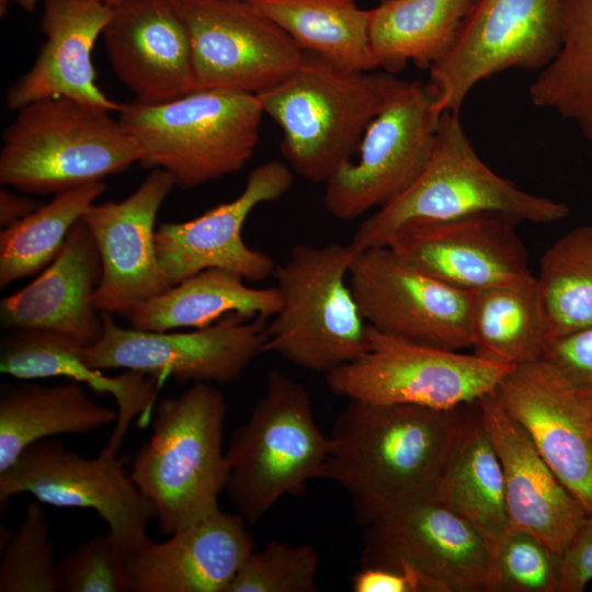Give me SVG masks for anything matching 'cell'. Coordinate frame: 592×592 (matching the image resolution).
I'll use <instances>...</instances> for the list:
<instances>
[{
    "label": "cell",
    "mask_w": 592,
    "mask_h": 592,
    "mask_svg": "<svg viewBox=\"0 0 592 592\" xmlns=\"http://www.w3.org/2000/svg\"><path fill=\"white\" fill-rule=\"evenodd\" d=\"M111 16V7L99 0H44L39 27L45 41L33 66L5 94L8 109L45 99L67 98L106 111L123 104L96 86L92 50Z\"/></svg>",
    "instance_id": "cell-24"
},
{
    "label": "cell",
    "mask_w": 592,
    "mask_h": 592,
    "mask_svg": "<svg viewBox=\"0 0 592 592\" xmlns=\"http://www.w3.org/2000/svg\"><path fill=\"white\" fill-rule=\"evenodd\" d=\"M248 523L223 512L153 542L127 558L128 591L227 592L254 550Z\"/></svg>",
    "instance_id": "cell-23"
},
{
    "label": "cell",
    "mask_w": 592,
    "mask_h": 592,
    "mask_svg": "<svg viewBox=\"0 0 592 592\" xmlns=\"http://www.w3.org/2000/svg\"><path fill=\"white\" fill-rule=\"evenodd\" d=\"M560 565L538 537L509 526L493 548L491 592H557Z\"/></svg>",
    "instance_id": "cell-37"
},
{
    "label": "cell",
    "mask_w": 592,
    "mask_h": 592,
    "mask_svg": "<svg viewBox=\"0 0 592 592\" xmlns=\"http://www.w3.org/2000/svg\"><path fill=\"white\" fill-rule=\"evenodd\" d=\"M293 180L286 163L270 160L249 173L243 191L235 200L186 221L158 225L156 249L170 285L207 269L228 270L252 283L272 275L274 260L250 248L242 238V228L258 205L284 196Z\"/></svg>",
    "instance_id": "cell-18"
},
{
    "label": "cell",
    "mask_w": 592,
    "mask_h": 592,
    "mask_svg": "<svg viewBox=\"0 0 592 592\" xmlns=\"http://www.w3.org/2000/svg\"><path fill=\"white\" fill-rule=\"evenodd\" d=\"M318 563L310 545L270 540L250 554L227 592H317Z\"/></svg>",
    "instance_id": "cell-38"
},
{
    "label": "cell",
    "mask_w": 592,
    "mask_h": 592,
    "mask_svg": "<svg viewBox=\"0 0 592 592\" xmlns=\"http://www.w3.org/2000/svg\"><path fill=\"white\" fill-rule=\"evenodd\" d=\"M103 331L81 360L98 369H125L178 383L228 384L242 376L265 351L266 320L228 315L193 331H144L117 325L102 314Z\"/></svg>",
    "instance_id": "cell-14"
},
{
    "label": "cell",
    "mask_w": 592,
    "mask_h": 592,
    "mask_svg": "<svg viewBox=\"0 0 592 592\" xmlns=\"http://www.w3.org/2000/svg\"><path fill=\"white\" fill-rule=\"evenodd\" d=\"M458 114H441L435 146L422 172L361 223L351 241L360 251L385 247L396 231L410 225L482 214L516 224H550L568 215L566 204L531 194L492 171L470 144Z\"/></svg>",
    "instance_id": "cell-4"
},
{
    "label": "cell",
    "mask_w": 592,
    "mask_h": 592,
    "mask_svg": "<svg viewBox=\"0 0 592 592\" xmlns=\"http://www.w3.org/2000/svg\"><path fill=\"white\" fill-rule=\"evenodd\" d=\"M474 353L517 366L540 360L551 340L538 280L534 275L470 292Z\"/></svg>",
    "instance_id": "cell-28"
},
{
    "label": "cell",
    "mask_w": 592,
    "mask_h": 592,
    "mask_svg": "<svg viewBox=\"0 0 592 592\" xmlns=\"http://www.w3.org/2000/svg\"><path fill=\"white\" fill-rule=\"evenodd\" d=\"M330 451L331 439L316 422L307 389L271 371L264 394L225 452L230 503L255 524L284 496L298 494L320 478Z\"/></svg>",
    "instance_id": "cell-8"
},
{
    "label": "cell",
    "mask_w": 592,
    "mask_h": 592,
    "mask_svg": "<svg viewBox=\"0 0 592 592\" xmlns=\"http://www.w3.org/2000/svg\"><path fill=\"white\" fill-rule=\"evenodd\" d=\"M551 339L592 326V226H580L543 254L536 276Z\"/></svg>",
    "instance_id": "cell-35"
},
{
    "label": "cell",
    "mask_w": 592,
    "mask_h": 592,
    "mask_svg": "<svg viewBox=\"0 0 592 592\" xmlns=\"http://www.w3.org/2000/svg\"><path fill=\"white\" fill-rule=\"evenodd\" d=\"M434 493L493 548L510 526L502 465L476 402L469 406Z\"/></svg>",
    "instance_id": "cell-30"
},
{
    "label": "cell",
    "mask_w": 592,
    "mask_h": 592,
    "mask_svg": "<svg viewBox=\"0 0 592 592\" xmlns=\"http://www.w3.org/2000/svg\"><path fill=\"white\" fill-rule=\"evenodd\" d=\"M99 1L105 3L109 7H113V5H115L116 3H118L122 0H99Z\"/></svg>",
    "instance_id": "cell-45"
},
{
    "label": "cell",
    "mask_w": 592,
    "mask_h": 592,
    "mask_svg": "<svg viewBox=\"0 0 592 592\" xmlns=\"http://www.w3.org/2000/svg\"><path fill=\"white\" fill-rule=\"evenodd\" d=\"M116 420L117 411L91 399L76 382L5 385L0 394V471L39 440L91 433Z\"/></svg>",
    "instance_id": "cell-29"
},
{
    "label": "cell",
    "mask_w": 592,
    "mask_h": 592,
    "mask_svg": "<svg viewBox=\"0 0 592 592\" xmlns=\"http://www.w3.org/2000/svg\"><path fill=\"white\" fill-rule=\"evenodd\" d=\"M471 0H382L371 10L377 68L396 75L412 61L430 69L454 45Z\"/></svg>",
    "instance_id": "cell-31"
},
{
    "label": "cell",
    "mask_w": 592,
    "mask_h": 592,
    "mask_svg": "<svg viewBox=\"0 0 592 592\" xmlns=\"http://www.w3.org/2000/svg\"><path fill=\"white\" fill-rule=\"evenodd\" d=\"M78 346L58 333L13 330L1 341L0 371L22 380L65 377L87 385L94 392L111 396L117 406V420L101 453L116 455L130 422L136 417L149 419L161 383L134 371L107 376L86 364L78 354Z\"/></svg>",
    "instance_id": "cell-26"
},
{
    "label": "cell",
    "mask_w": 592,
    "mask_h": 592,
    "mask_svg": "<svg viewBox=\"0 0 592 592\" xmlns=\"http://www.w3.org/2000/svg\"><path fill=\"white\" fill-rule=\"evenodd\" d=\"M263 115L257 95L200 89L164 103L123 104L118 121L136 143L143 168L162 169L175 186L192 189L247 164Z\"/></svg>",
    "instance_id": "cell-5"
},
{
    "label": "cell",
    "mask_w": 592,
    "mask_h": 592,
    "mask_svg": "<svg viewBox=\"0 0 592 592\" xmlns=\"http://www.w3.org/2000/svg\"><path fill=\"white\" fill-rule=\"evenodd\" d=\"M476 405L502 465L510 526L532 533L562 556L587 521V511L508 413L496 391Z\"/></svg>",
    "instance_id": "cell-22"
},
{
    "label": "cell",
    "mask_w": 592,
    "mask_h": 592,
    "mask_svg": "<svg viewBox=\"0 0 592 592\" xmlns=\"http://www.w3.org/2000/svg\"><path fill=\"white\" fill-rule=\"evenodd\" d=\"M337 417L320 478L351 497L366 525L434 493L469 406L432 409L348 400Z\"/></svg>",
    "instance_id": "cell-1"
},
{
    "label": "cell",
    "mask_w": 592,
    "mask_h": 592,
    "mask_svg": "<svg viewBox=\"0 0 592 592\" xmlns=\"http://www.w3.org/2000/svg\"><path fill=\"white\" fill-rule=\"evenodd\" d=\"M185 26L195 90L259 95L285 80L304 50L248 0H171Z\"/></svg>",
    "instance_id": "cell-15"
},
{
    "label": "cell",
    "mask_w": 592,
    "mask_h": 592,
    "mask_svg": "<svg viewBox=\"0 0 592 592\" xmlns=\"http://www.w3.org/2000/svg\"><path fill=\"white\" fill-rule=\"evenodd\" d=\"M102 276L95 242L81 219L41 274L0 303L1 326L61 334L80 346L101 337L103 317L93 303Z\"/></svg>",
    "instance_id": "cell-25"
},
{
    "label": "cell",
    "mask_w": 592,
    "mask_h": 592,
    "mask_svg": "<svg viewBox=\"0 0 592 592\" xmlns=\"http://www.w3.org/2000/svg\"><path fill=\"white\" fill-rule=\"evenodd\" d=\"M561 44L530 88L535 106L578 126L592 143V0H560Z\"/></svg>",
    "instance_id": "cell-33"
},
{
    "label": "cell",
    "mask_w": 592,
    "mask_h": 592,
    "mask_svg": "<svg viewBox=\"0 0 592 592\" xmlns=\"http://www.w3.org/2000/svg\"><path fill=\"white\" fill-rule=\"evenodd\" d=\"M20 493L57 508L94 510L125 560L151 540L155 508L115 455L89 459L59 441L39 440L0 471V502Z\"/></svg>",
    "instance_id": "cell-11"
},
{
    "label": "cell",
    "mask_w": 592,
    "mask_h": 592,
    "mask_svg": "<svg viewBox=\"0 0 592 592\" xmlns=\"http://www.w3.org/2000/svg\"><path fill=\"white\" fill-rule=\"evenodd\" d=\"M358 252L352 242L292 248L272 274L282 307L266 325L265 351L325 375L365 352L369 325L349 281Z\"/></svg>",
    "instance_id": "cell-7"
},
{
    "label": "cell",
    "mask_w": 592,
    "mask_h": 592,
    "mask_svg": "<svg viewBox=\"0 0 592 592\" xmlns=\"http://www.w3.org/2000/svg\"><path fill=\"white\" fill-rule=\"evenodd\" d=\"M39 503L30 502L18 531L7 536L1 549L0 592L60 591L49 523Z\"/></svg>",
    "instance_id": "cell-36"
},
{
    "label": "cell",
    "mask_w": 592,
    "mask_h": 592,
    "mask_svg": "<svg viewBox=\"0 0 592 592\" xmlns=\"http://www.w3.org/2000/svg\"><path fill=\"white\" fill-rule=\"evenodd\" d=\"M496 395L592 516V398L543 358L514 366Z\"/></svg>",
    "instance_id": "cell-19"
},
{
    "label": "cell",
    "mask_w": 592,
    "mask_h": 592,
    "mask_svg": "<svg viewBox=\"0 0 592 592\" xmlns=\"http://www.w3.org/2000/svg\"><path fill=\"white\" fill-rule=\"evenodd\" d=\"M103 181L54 194L45 205L0 234V287L42 272L62 249L72 227L105 191Z\"/></svg>",
    "instance_id": "cell-34"
},
{
    "label": "cell",
    "mask_w": 592,
    "mask_h": 592,
    "mask_svg": "<svg viewBox=\"0 0 592 592\" xmlns=\"http://www.w3.org/2000/svg\"><path fill=\"white\" fill-rule=\"evenodd\" d=\"M107 60L135 101L159 104L195 90L189 36L171 0H122L101 34Z\"/></svg>",
    "instance_id": "cell-21"
},
{
    "label": "cell",
    "mask_w": 592,
    "mask_h": 592,
    "mask_svg": "<svg viewBox=\"0 0 592 592\" xmlns=\"http://www.w3.org/2000/svg\"><path fill=\"white\" fill-rule=\"evenodd\" d=\"M400 81L384 70H346L304 52L299 66L258 98L282 129L287 166L317 184L352 160Z\"/></svg>",
    "instance_id": "cell-2"
},
{
    "label": "cell",
    "mask_w": 592,
    "mask_h": 592,
    "mask_svg": "<svg viewBox=\"0 0 592 592\" xmlns=\"http://www.w3.org/2000/svg\"><path fill=\"white\" fill-rule=\"evenodd\" d=\"M2 134L0 182L30 194H56L100 182L138 163L118 118L67 98L20 107Z\"/></svg>",
    "instance_id": "cell-6"
},
{
    "label": "cell",
    "mask_w": 592,
    "mask_h": 592,
    "mask_svg": "<svg viewBox=\"0 0 592 592\" xmlns=\"http://www.w3.org/2000/svg\"><path fill=\"white\" fill-rule=\"evenodd\" d=\"M560 44V0H471L454 45L429 69L435 109L459 113L480 80L510 68L542 70Z\"/></svg>",
    "instance_id": "cell-12"
},
{
    "label": "cell",
    "mask_w": 592,
    "mask_h": 592,
    "mask_svg": "<svg viewBox=\"0 0 592 592\" xmlns=\"http://www.w3.org/2000/svg\"><path fill=\"white\" fill-rule=\"evenodd\" d=\"M14 3L29 13H33L36 8L37 0H0V14L5 15L10 5Z\"/></svg>",
    "instance_id": "cell-44"
},
{
    "label": "cell",
    "mask_w": 592,
    "mask_h": 592,
    "mask_svg": "<svg viewBox=\"0 0 592 592\" xmlns=\"http://www.w3.org/2000/svg\"><path fill=\"white\" fill-rule=\"evenodd\" d=\"M517 225L496 214L417 224L396 231L385 247L412 267L471 292L532 275Z\"/></svg>",
    "instance_id": "cell-20"
},
{
    "label": "cell",
    "mask_w": 592,
    "mask_h": 592,
    "mask_svg": "<svg viewBox=\"0 0 592 592\" xmlns=\"http://www.w3.org/2000/svg\"><path fill=\"white\" fill-rule=\"evenodd\" d=\"M306 53L339 68L373 71L371 10L355 0H248Z\"/></svg>",
    "instance_id": "cell-32"
},
{
    "label": "cell",
    "mask_w": 592,
    "mask_h": 592,
    "mask_svg": "<svg viewBox=\"0 0 592 592\" xmlns=\"http://www.w3.org/2000/svg\"><path fill=\"white\" fill-rule=\"evenodd\" d=\"M240 275L207 269L138 305L127 317L130 327L144 331L204 328L231 315L272 318L282 307L275 286L250 287Z\"/></svg>",
    "instance_id": "cell-27"
},
{
    "label": "cell",
    "mask_w": 592,
    "mask_h": 592,
    "mask_svg": "<svg viewBox=\"0 0 592 592\" xmlns=\"http://www.w3.org/2000/svg\"><path fill=\"white\" fill-rule=\"evenodd\" d=\"M226 413L223 392L209 383H194L158 403L130 477L153 505L164 535L220 510L218 498L229 476L223 449Z\"/></svg>",
    "instance_id": "cell-3"
},
{
    "label": "cell",
    "mask_w": 592,
    "mask_h": 592,
    "mask_svg": "<svg viewBox=\"0 0 592 592\" xmlns=\"http://www.w3.org/2000/svg\"><path fill=\"white\" fill-rule=\"evenodd\" d=\"M364 566L410 572L425 592H491L493 547L435 493L365 525Z\"/></svg>",
    "instance_id": "cell-10"
},
{
    "label": "cell",
    "mask_w": 592,
    "mask_h": 592,
    "mask_svg": "<svg viewBox=\"0 0 592 592\" xmlns=\"http://www.w3.org/2000/svg\"><path fill=\"white\" fill-rule=\"evenodd\" d=\"M592 581V516L561 556L557 592H581Z\"/></svg>",
    "instance_id": "cell-41"
},
{
    "label": "cell",
    "mask_w": 592,
    "mask_h": 592,
    "mask_svg": "<svg viewBox=\"0 0 592 592\" xmlns=\"http://www.w3.org/2000/svg\"><path fill=\"white\" fill-rule=\"evenodd\" d=\"M175 186L162 169H152L119 202L92 204L81 216L98 248L102 276L93 303L101 314L128 317L140 304L171 287L158 258L157 214Z\"/></svg>",
    "instance_id": "cell-17"
},
{
    "label": "cell",
    "mask_w": 592,
    "mask_h": 592,
    "mask_svg": "<svg viewBox=\"0 0 592 592\" xmlns=\"http://www.w3.org/2000/svg\"><path fill=\"white\" fill-rule=\"evenodd\" d=\"M57 569L60 591H128L126 561L109 532L91 537L64 555Z\"/></svg>",
    "instance_id": "cell-39"
},
{
    "label": "cell",
    "mask_w": 592,
    "mask_h": 592,
    "mask_svg": "<svg viewBox=\"0 0 592 592\" xmlns=\"http://www.w3.org/2000/svg\"><path fill=\"white\" fill-rule=\"evenodd\" d=\"M440 117L429 84L401 80L366 128L356 161L325 183L326 210L352 220L400 195L426 166Z\"/></svg>",
    "instance_id": "cell-13"
},
{
    "label": "cell",
    "mask_w": 592,
    "mask_h": 592,
    "mask_svg": "<svg viewBox=\"0 0 592 592\" xmlns=\"http://www.w3.org/2000/svg\"><path fill=\"white\" fill-rule=\"evenodd\" d=\"M41 204L36 201L15 194L7 189L0 190V226L1 229L20 221L36 210Z\"/></svg>",
    "instance_id": "cell-43"
},
{
    "label": "cell",
    "mask_w": 592,
    "mask_h": 592,
    "mask_svg": "<svg viewBox=\"0 0 592 592\" xmlns=\"http://www.w3.org/2000/svg\"><path fill=\"white\" fill-rule=\"evenodd\" d=\"M542 358L592 398V326L551 339Z\"/></svg>",
    "instance_id": "cell-40"
},
{
    "label": "cell",
    "mask_w": 592,
    "mask_h": 592,
    "mask_svg": "<svg viewBox=\"0 0 592 592\" xmlns=\"http://www.w3.org/2000/svg\"><path fill=\"white\" fill-rule=\"evenodd\" d=\"M354 592H425L421 580L410 572L364 566L352 578Z\"/></svg>",
    "instance_id": "cell-42"
},
{
    "label": "cell",
    "mask_w": 592,
    "mask_h": 592,
    "mask_svg": "<svg viewBox=\"0 0 592 592\" xmlns=\"http://www.w3.org/2000/svg\"><path fill=\"white\" fill-rule=\"evenodd\" d=\"M350 285L367 323L431 346H473L470 292L445 284L403 262L390 248L361 250Z\"/></svg>",
    "instance_id": "cell-16"
},
{
    "label": "cell",
    "mask_w": 592,
    "mask_h": 592,
    "mask_svg": "<svg viewBox=\"0 0 592 592\" xmlns=\"http://www.w3.org/2000/svg\"><path fill=\"white\" fill-rule=\"evenodd\" d=\"M512 368L369 326L365 352L326 374V384L348 400L453 409L494 392Z\"/></svg>",
    "instance_id": "cell-9"
}]
</instances>
